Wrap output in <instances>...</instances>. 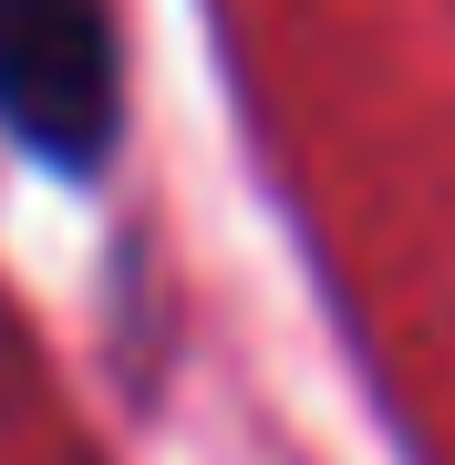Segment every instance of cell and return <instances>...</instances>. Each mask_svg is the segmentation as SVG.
I'll return each mask as SVG.
<instances>
[{
	"label": "cell",
	"mask_w": 455,
	"mask_h": 465,
	"mask_svg": "<svg viewBox=\"0 0 455 465\" xmlns=\"http://www.w3.org/2000/svg\"><path fill=\"white\" fill-rule=\"evenodd\" d=\"M0 134L52 176H104L124 145L114 0H0Z\"/></svg>",
	"instance_id": "6da1fadb"
}]
</instances>
